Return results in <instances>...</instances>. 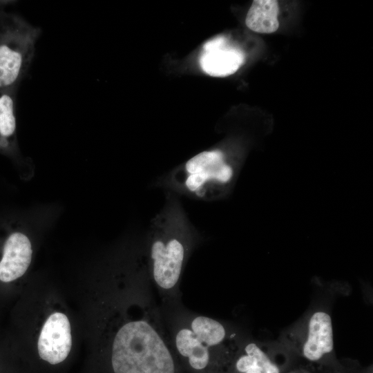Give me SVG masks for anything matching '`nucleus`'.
Segmentation results:
<instances>
[{
  "label": "nucleus",
  "mask_w": 373,
  "mask_h": 373,
  "mask_svg": "<svg viewBox=\"0 0 373 373\" xmlns=\"http://www.w3.org/2000/svg\"><path fill=\"white\" fill-rule=\"evenodd\" d=\"M149 277L133 281L129 304L117 316L111 343L114 373H175L173 346Z\"/></svg>",
  "instance_id": "1"
},
{
  "label": "nucleus",
  "mask_w": 373,
  "mask_h": 373,
  "mask_svg": "<svg viewBox=\"0 0 373 373\" xmlns=\"http://www.w3.org/2000/svg\"><path fill=\"white\" fill-rule=\"evenodd\" d=\"M202 240L179 197L165 191L164 205L151 219L143 245L147 271L162 307L180 304L184 269Z\"/></svg>",
  "instance_id": "2"
},
{
  "label": "nucleus",
  "mask_w": 373,
  "mask_h": 373,
  "mask_svg": "<svg viewBox=\"0 0 373 373\" xmlns=\"http://www.w3.org/2000/svg\"><path fill=\"white\" fill-rule=\"evenodd\" d=\"M238 162L219 149L200 152L159 177L153 187L178 196L213 201L227 195L238 172Z\"/></svg>",
  "instance_id": "3"
},
{
  "label": "nucleus",
  "mask_w": 373,
  "mask_h": 373,
  "mask_svg": "<svg viewBox=\"0 0 373 373\" xmlns=\"http://www.w3.org/2000/svg\"><path fill=\"white\" fill-rule=\"evenodd\" d=\"M0 40V88L13 86L28 70L34 58L41 29L14 18Z\"/></svg>",
  "instance_id": "4"
},
{
  "label": "nucleus",
  "mask_w": 373,
  "mask_h": 373,
  "mask_svg": "<svg viewBox=\"0 0 373 373\" xmlns=\"http://www.w3.org/2000/svg\"><path fill=\"white\" fill-rule=\"evenodd\" d=\"M72 346L70 325L63 313L54 312L45 321L38 339L37 348L41 359L58 364L69 354Z\"/></svg>",
  "instance_id": "5"
},
{
  "label": "nucleus",
  "mask_w": 373,
  "mask_h": 373,
  "mask_svg": "<svg viewBox=\"0 0 373 373\" xmlns=\"http://www.w3.org/2000/svg\"><path fill=\"white\" fill-rule=\"evenodd\" d=\"M199 61L207 75L226 77L235 73L243 64L245 54L227 37L218 36L204 44Z\"/></svg>",
  "instance_id": "6"
},
{
  "label": "nucleus",
  "mask_w": 373,
  "mask_h": 373,
  "mask_svg": "<svg viewBox=\"0 0 373 373\" xmlns=\"http://www.w3.org/2000/svg\"><path fill=\"white\" fill-rule=\"evenodd\" d=\"M32 258L31 244L21 232H14L6 239L0 258V281L12 283L28 269Z\"/></svg>",
  "instance_id": "7"
},
{
  "label": "nucleus",
  "mask_w": 373,
  "mask_h": 373,
  "mask_svg": "<svg viewBox=\"0 0 373 373\" xmlns=\"http://www.w3.org/2000/svg\"><path fill=\"white\" fill-rule=\"evenodd\" d=\"M332 320L325 312H316L309 323L308 337L303 347L305 356L317 361L333 349Z\"/></svg>",
  "instance_id": "8"
},
{
  "label": "nucleus",
  "mask_w": 373,
  "mask_h": 373,
  "mask_svg": "<svg viewBox=\"0 0 373 373\" xmlns=\"http://www.w3.org/2000/svg\"><path fill=\"white\" fill-rule=\"evenodd\" d=\"M278 12L277 1L255 0L247 12L245 23L254 32L272 33L279 27Z\"/></svg>",
  "instance_id": "9"
},
{
  "label": "nucleus",
  "mask_w": 373,
  "mask_h": 373,
  "mask_svg": "<svg viewBox=\"0 0 373 373\" xmlns=\"http://www.w3.org/2000/svg\"><path fill=\"white\" fill-rule=\"evenodd\" d=\"M247 355L241 356L236 363V368L245 373H279L267 355L254 343L245 347Z\"/></svg>",
  "instance_id": "10"
},
{
  "label": "nucleus",
  "mask_w": 373,
  "mask_h": 373,
  "mask_svg": "<svg viewBox=\"0 0 373 373\" xmlns=\"http://www.w3.org/2000/svg\"><path fill=\"white\" fill-rule=\"evenodd\" d=\"M16 130L14 100L8 93L0 95V148L8 146Z\"/></svg>",
  "instance_id": "11"
}]
</instances>
